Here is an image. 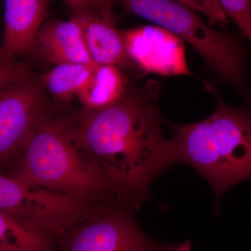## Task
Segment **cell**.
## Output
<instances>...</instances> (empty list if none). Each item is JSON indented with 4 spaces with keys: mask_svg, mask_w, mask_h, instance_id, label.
Here are the masks:
<instances>
[{
    "mask_svg": "<svg viewBox=\"0 0 251 251\" xmlns=\"http://www.w3.org/2000/svg\"><path fill=\"white\" fill-rule=\"evenodd\" d=\"M44 112V94L29 75L0 92V163L21 157Z\"/></svg>",
    "mask_w": 251,
    "mask_h": 251,
    "instance_id": "cell-7",
    "label": "cell"
},
{
    "mask_svg": "<svg viewBox=\"0 0 251 251\" xmlns=\"http://www.w3.org/2000/svg\"><path fill=\"white\" fill-rule=\"evenodd\" d=\"M71 20L80 27L94 62L122 69L134 67L127 55L120 31L115 26L111 3L106 1H68Z\"/></svg>",
    "mask_w": 251,
    "mask_h": 251,
    "instance_id": "cell-9",
    "label": "cell"
},
{
    "mask_svg": "<svg viewBox=\"0 0 251 251\" xmlns=\"http://www.w3.org/2000/svg\"><path fill=\"white\" fill-rule=\"evenodd\" d=\"M45 0H6L4 30L0 52L16 60L35 48L41 27L49 11Z\"/></svg>",
    "mask_w": 251,
    "mask_h": 251,
    "instance_id": "cell-10",
    "label": "cell"
},
{
    "mask_svg": "<svg viewBox=\"0 0 251 251\" xmlns=\"http://www.w3.org/2000/svg\"><path fill=\"white\" fill-rule=\"evenodd\" d=\"M228 19L233 21L240 34L251 45V1L249 0H221Z\"/></svg>",
    "mask_w": 251,
    "mask_h": 251,
    "instance_id": "cell-15",
    "label": "cell"
},
{
    "mask_svg": "<svg viewBox=\"0 0 251 251\" xmlns=\"http://www.w3.org/2000/svg\"><path fill=\"white\" fill-rule=\"evenodd\" d=\"M120 33L128 58L144 75L195 77L188 67L184 41L171 31L150 25Z\"/></svg>",
    "mask_w": 251,
    "mask_h": 251,
    "instance_id": "cell-8",
    "label": "cell"
},
{
    "mask_svg": "<svg viewBox=\"0 0 251 251\" xmlns=\"http://www.w3.org/2000/svg\"><path fill=\"white\" fill-rule=\"evenodd\" d=\"M27 75L25 66L4 57L0 52V92Z\"/></svg>",
    "mask_w": 251,
    "mask_h": 251,
    "instance_id": "cell-17",
    "label": "cell"
},
{
    "mask_svg": "<svg viewBox=\"0 0 251 251\" xmlns=\"http://www.w3.org/2000/svg\"><path fill=\"white\" fill-rule=\"evenodd\" d=\"M35 48L50 63L92 64L90 52L78 25L69 21H52L44 24L39 31Z\"/></svg>",
    "mask_w": 251,
    "mask_h": 251,
    "instance_id": "cell-11",
    "label": "cell"
},
{
    "mask_svg": "<svg viewBox=\"0 0 251 251\" xmlns=\"http://www.w3.org/2000/svg\"><path fill=\"white\" fill-rule=\"evenodd\" d=\"M0 212L54 237L85 221L90 207L74 198L0 175Z\"/></svg>",
    "mask_w": 251,
    "mask_h": 251,
    "instance_id": "cell-5",
    "label": "cell"
},
{
    "mask_svg": "<svg viewBox=\"0 0 251 251\" xmlns=\"http://www.w3.org/2000/svg\"><path fill=\"white\" fill-rule=\"evenodd\" d=\"M62 251H189L188 242L162 244L140 229L130 207L120 203L102 206L69 231Z\"/></svg>",
    "mask_w": 251,
    "mask_h": 251,
    "instance_id": "cell-6",
    "label": "cell"
},
{
    "mask_svg": "<svg viewBox=\"0 0 251 251\" xmlns=\"http://www.w3.org/2000/svg\"><path fill=\"white\" fill-rule=\"evenodd\" d=\"M52 238L0 212V251H52Z\"/></svg>",
    "mask_w": 251,
    "mask_h": 251,
    "instance_id": "cell-13",
    "label": "cell"
},
{
    "mask_svg": "<svg viewBox=\"0 0 251 251\" xmlns=\"http://www.w3.org/2000/svg\"><path fill=\"white\" fill-rule=\"evenodd\" d=\"M161 82L148 80L110 106L89 110L74 125L116 191L119 202L138 208L150 184L176 163L163 136L157 100Z\"/></svg>",
    "mask_w": 251,
    "mask_h": 251,
    "instance_id": "cell-1",
    "label": "cell"
},
{
    "mask_svg": "<svg viewBox=\"0 0 251 251\" xmlns=\"http://www.w3.org/2000/svg\"><path fill=\"white\" fill-rule=\"evenodd\" d=\"M187 7L195 12L202 13L209 20L211 25L218 24L225 25L227 24L228 18L227 17L224 8L220 1L217 0H201V1H181Z\"/></svg>",
    "mask_w": 251,
    "mask_h": 251,
    "instance_id": "cell-16",
    "label": "cell"
},
{
    "mask_svg": "<svg viewBox=\"0 0 251 251\" xmlns=\"http://www.w3.org/2000/svg\"><path fill=\"white\" fill-rule=\"evenodd\" d=\"M9 176L93 205L120 203L76 127L67 122L46 119Z\"/></svg>",
    "mask_w": 251,
    "mask_h": 251,
    "instance_id": "cell-2",
    "label": "cell"
},
{
    "mask_svg": "<svg viewBox=\"0 0 251 251\" xmlns=\"http://www.w3.org/2000/svg\"><path fill=\"white\" fill-rule=\"evenodd\" d=\"M123 69L110 64L96 63L82 88L77 94L87 110L110 106L123 98L128 92V80Z\"/></svg>",
    "mask_w": 251,
    "mask_h": 251,
    "instance_id": "cell-12",
    "label": "cell"
},
{
    "mask_svg": "<svg viewBox=\"0 0 251 251\" xmlns=\"http://www.w3.org/2000/svg\"><path fill=\"white\" fill-rule=\"evenodd\" d=\"M119 4L128 14L148 20L187 42L214 75L233 87L246 103L251 101L247 69L251 55L242 34L212 29L181 1L126 0Z\"/></svg>",
    "mask_w": 251,
    "mask_h": 251,
    "instance_id": "cell-4",
    "label": "cell"
},
{
    "mask_svg": "<svg viewBox=\"0 0 251 251\" xmlns=\"http://www.w3.org/2000/svg\"><path fill=\"white\" fill-rule=\"evenodd\" d=\"M216 108L205 120L172 123L176 163L192 166L207 180L216 196L215 211L225 193L251 179V101L242 108L226 103L212 82H203Z\"/></svg>",
    "mask_w": 251,
    "mask_h": 251,
    "instance_id": "cell-3",
    "label": "cell"
},
{
    "mask_svg": "<svg viewBox=\"0 0 251 251\" xmlns=\"http://www.w3.org/2000/svg\"><path fill=\"white\" fill-rule=\"evenodd\" d=\"M95 64H60L39 77L41 83L54 97L67 101L80 92Z\"/></svg>",
    "mask_w": 251,
    "mask_h": 251,
    "instance_id": "cell-14",
    "label": "cell"
}]
</instances>
